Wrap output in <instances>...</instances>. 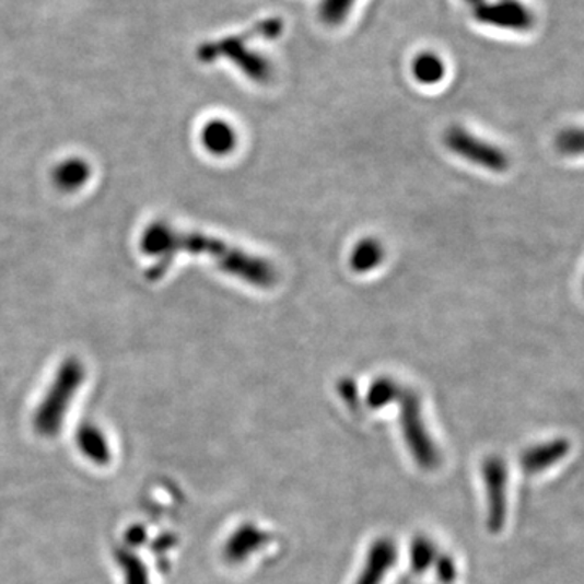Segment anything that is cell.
<instances>
[{
  "label": "cell",
  "mask_w": 584,
  "mask_h": 584,
  "mask_svg": "<svg viewBox=\"0 0 584 584\" xmlns=\"http://www.w3.org/2000/svg\"><path fill=\"white\" fill-rule=\"evenodd\" d=\"M445 145L463 160L492 173H505L510 167L509 154L502 148L472 136L465 127H449L445 133Z\"/></svg>",
  "instance_id": "3957f363"
},
{
  "label": "cell",
  "mask_w": 584,
  "mask_h": 584,
  "mask_svg": "<svg viewBox=\"0 0 584 584\" xmlns=\"http://www.w3.org/2000/svg\"><path fill=\"white\" fill-rule=\"evenodd\" d=\"M77 448L97 466L109 465L113 458L109 440L95 424H82L75 434Z\"/></svg>",
  "instance_id": "9c48e42d"
},
{
  "label": "cell",
  "mask_w": 584,
  "mask_h": 584,
  "mask_svg": "<svg viewBox=\"0 0 584 584\" xmlns=\"http://www.w3.org/2000/svg\"><path fill=\"white\" fill-rule=\"evenodd\" d=\"M261 542H264L261 532H257L252 526H243L230 537L224 553H226L227 560H231V562H244L245 557L258 549V544Z\"/></svg>",
  "instance_id": "7c38bea8"
},
{
  "label": "cell",
  "mask_w": 584,
  "mask_h": 584,
  "mask_svg": "<svg viewBox=\"0 0 584 584\" xmlns=\"http://www.w3.org/2000/svg\"><path fill=\"white\" fill-rule=\"evenodd\" d=\"M478 22L497 28L513 30V32H528L535 26V15L532 10L519 0H497L493 3H481L475 9Z\"/></svg>",
  "instance_id": "8992f818"
},
{
  "label": "cell",
  "mask_w": 584,
  "mask_h": 584,
  "mask_svg": "<svg viewBox=\"0 0 584 584\" xmlns=\"http://www.w3.org/2000/svg\"><path fill=\"white\" fill-rule=\"evenodd\" d=\"M90 174L92 171L85 161L69 160L57 167L56 183L62 190H77L89 180Z\"/></svg>",
  "instance_id": "9a60e30c"
},
{
  "label": "cell",
  "mask_w": 584,
  "mask_h": 584,
  "mask_svg": "<svg viewBox=\"0 0 584 584\" xmlns=\"http://www.w3.org/2000/svg\"><path fill=\"white\" fill-rule=\"evenodd\" d=\"M570 445L567 439L550 440L547 443L532 446L522 456V466L528 475H539L556 463L562 462L569 455Z\"/></svg>",
  "instance_id": "ba28073f"
},
{
  "label": "cell",
  "mask_w": 584,
  "mask_h": 584,
  "mask_svg": "<svg viewBox=\"0 0 584 584\" xmlns=\"http://www.w3.org/2000/svg\"><path fill=\"white\" fill-rule=\"evenodd\" d=\"M398 399H401V422L409 448L414 453V458L418 459L419 465L425 466V468L434 466L439 456L428 431H425L424 421H422L419 396L412 389L401 388L398 393Z\"/></svg>",
  "instance_id": "277c9868"
},
{
  "label": "cell",
  "mask_w": 584,
  "mask_h": 584,
  "mask_svg": "<svg viewBox=\"0 0 584 584\" xmlns=\"http://www.w3.org/2000/svg\"><path fill=\"white\" fill-rule=\"evenodd\" d=\"M200 56L203 60H214L217 57H226L233 60L237 67L257 83H265L270 80L271 67L265 57L255 54L254 50L245 49L244 43L240 38L224 39L218 45L205 46Z\"/></svg>",
  "instance_id": "5b68a950"
},
{
  "label": "cell",
  "mask_w": 584,
  "mask_h": 584,
  "mask_svg": "<svg viewBox=\"0 0 584 584\" xmlns=\"http://www.w3.org/2000/svg\"><path fill=\"white\" fill-rule=\"evenodd\" d=\"M412 75L422 85H435L445 77V63L437 54H421L412 62Z\"/></svg>",
  "instance_id": "5bb4252c"
},
{
  "label": "cell",
  "mask_w": 584,
  "mask_h": 584,
  "mask_svg": "<svg viewBox=\"0 0 584 584\" xmlns=\"http://www.w3.org/2000/svg\"><path fill=\"white\" fill-rule=\"evenodd\" d=\"M401 387L392 378H378L372 384L369 389V405L372 408H384L388 402L395 401L398 398V393Z\"/></svg>",
  "instance_id": "e0dca14e"
},
{
  "label": "cell",
  "mask_w": 584,
  "mask_h": 584,
  "mask_svg": "<svg viewBox=\"0 0 584 584\" xmlns=\"http://www.w3.org/2000/svg\"><path fill=\"white\" fill-rule=\"evenodd\" d=\"M142 250L160 257L150 270L153 280H160L166 273L177 252L207 255L224 273L233 275L255 288H271L278 280L277 270L265 258L255 257L218 237L177 231L166 223H153L147 227L142 237Z\"/></svg>",
  "instance_id": "6da1fadb"
},
{
  "label": "cell",
  "mask_w": 584,
  "mask_h": 584,
  "mask_svg": "<svg viewBox=\"0 0 584 584\" xmlns=\"http://www.w3.org/2000/svg\"><path fill=\"white\" fill-rule=\"evenodd\" d=\"M484 478L487 487V502H489V528L500 532L506 518V486L509 471L505 463L499 456L486 459Z\"/></svg>",
  "instance_id": "52a82bcc"
},
{
  "label": "cell",
  "mask_w": 584,
  "mask_h": 584,
  "mask_svg": "<svg viewBox=\"0 0 584 584\" xmlns=\"http://www.w3.org/2000/svg\"><path fill=\"white\" fill-rule=\"evenodd\" d=\"M85 382V367L79 359L62 362L45 398L33 416V428L42 437H56L62 429L73 398Z\"/></svg>",
  "instance_id": "7a4b0ae2"
},
{
  "label": "cell",
  "mask_w": 584,
  "mask_h": 584,
  "mask_svg": "<svg viewBox=\"0 0 584 584\" xmlns=\"http://www.w3.org/2000/svg\"><path fill=\"white\" fill-rule=\"evenodd\" d=\"M583 287H584V281H583Z\"/></svg>",
  "instance_id": "603a6c76"
},
{
  "label": "cell",
  "mask_w": 584,
  "mask_h": 584,
  "mask_svg": "<svg viewBox=\"0 0 584 584\" xmlns=\"http://www.w3.org/2000/svg\"><path fill=\"white\" fill-rule=\"evenodd\" d=\"M201 143L217 156H226L231 151L236 150L237 133L230 124L224 120H211L205 124L201 130Z\"/></svg>",
  "instance_id": "8fae6325"
},
{
  "label": "cell",
  "mask_w": 584,
  "mask_h": 584,
  "mask_svg": "<svg viewBox=\"0 0 584 584\" xmlns=\"http://www.w3.org/2000/svg\"><path fill=\"white\" fill-rule=\"evenodd\" d=\"M466 3H469V5L475 7V9H478L481 3H484V0H465Z\"/></svg>",
  "instance_id": "7402d4cb"
},
{
  "label": "cell",
  "mask_w": 584,
  "mask_h": 584,
  "mask_svg": "<svg viewBox=\"0 0 584 584\" xmlns=\"http://www.w3.org/2000/svg\"><path fill=\"white\" fill-rule=\"evenodd\" d=\"M395 547L388 540H378L369 553L367 563L362 570L358 584H381L387 575V570L395 563Z\"/></svg>",
  "instance_id": "30bf717a"
},
{
  "label": "cell",
  "mask_w": 584,
  "mask_h": 584,
  "mask_svg": "<svg viewBox=\"0 0 584 584\" xmlns=\"http://www.w3.org/2000/svg\"><path fill=\"white\" fill-rule=\"evenodd\" d=\"M412 563L418 569H424L425 565L431 563V559H434V547L428 540H418L412 546Z\"/></svg>",
  "instance_id": "ffe728a7"
},
{
  "label": "cell",
  "mask_w": 584,
  "mask_h": 584,
  "mask_svg": "<svg viewBox=\"0 0 584 584\" xmlns=\"http://www.w3.org/2000/svg\"><path fill=\"white\" fill-rule=\"evenodd\" d=\"M127 542L132 544V546H136V544L143 542L145 540V529L140 528V526H136V528L129 529V533H127Z\"/></svg>",
  "instance_id": "44dd1931"
},
{
  "label": "cell",
  "mask_w": 584,
  "mask_h": 584,
  "mask_svg": "<svg viewBox=\"0 0 584 584\" xmlns=\"http://www.w3.org/2000/svg\"><path fill=\"white\" fill-rule=\"evenodd\" d=\"M116 562L122 569L124 582L126 584H150V576H148L145 563L132 550L126 549V547L117 549Z\"/></svg>",
  "instance_id": "2e32d148"
},
{
  "label": "cell",
  "mask_w": 584,
  "mask_h": 584,
  "mask_svg": "<svg viewBox=\"0 0 584 584\" xmlns=\"http://www.w3.org/2000/svg\"><path fill=\"white\" fill-rule=\"evenodd\" d=\"M556 148L559 153L565 154V156L584 154V129L572 127V129L562 130L556 137Z\"/></svg>",
  "instance_id": "ac0fdd59"
},
{
  "label": "cell",
  "mask_w": 584,
  "mask_h": 584,
  "mask_svg": "<svg viewBox=\"0 0 584 584\" xmlns=\"http://www.w3.org/2000/svg\"><path fill=\"white\" fill-rule=\"evenodd\" d=\"M354 2L355 0H324L320 9L322 19L330 25H337L348 16Z\"/></svg>",
  "instance_id": "d6986e66"
},
{
  "label": "cell",
  "mask_w": 584,
  "mask_h": 584,
  "mask_svg": "<svg viewBox=\"0 0 584 584\" xmlns=\"http://www.w3.org/2000/svg\"><path fill=\"white\" fill-rule=\"evenodd\" d=\"M384 245L375 240H364L355 244L351 254V268L355 273H369L384 260Z\"/></svg>",
  "instance_id": "4fadbf2b"
}]
</instances>
